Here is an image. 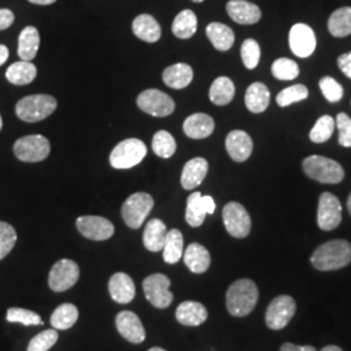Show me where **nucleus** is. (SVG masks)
Instances as JSON below:
<instances>
[{
	"label": "nucleus",
	"instance_id": "17",
	"mask_svg": "<svg viewBox=\"0 0 351 351\" xmlns=\"http://www.w3.org/2000/svg\"><path fill=\"white\" fill-rule=\"evenodd\" d=\"M226 12L234 23L241 25H254L262 19L261 8L247 0H229Z\"/></svg>",
	"mask_w": 351,
	"mask_h": 351
},
{
	"label": "nucleus",
	"instance_id": "51",
	"mask_svg": "<svg viewBox=\"0 0 351 351\" xmlns=\"http://www.w3.org/2000/svg\"><path fill=\"white\" fill-rule=\"evenodd\" d=\"M8 56H10L8 49L4 45H0V65H3L8 60Z\"/></svg>",
	"mask_w": 351,
	"mask_h": 351
},
{
	"label": "nucleus",
	"instance_id": "36",
	"mask_svg": "<svg viewBox=\"0 0 351 351\" xmlns=\"http://www.w3.org/2000/svg\"><path fill=\"white\" fill-rule=\"evenodd\" d=\"M206 210L202 202V194L195 191L193 194H190L188 198V207H186V213H185V219L188 221V224L193 228H198L203 224L204 219H206Z\"/></svg>",
	"mask_w": 351,
	"mask_h": 351
},
{
	"label": "nucleus",
	"instance_id": "52",
	"mask_svg": "<svg viewBox=\"0 0 351 351\" xmlns=\"http://www.w3.org/2000/svg\"><path fill=\"white\" fill-rule=\"evenodd\" d=\"M29 1L33 4H38V5H50V4H53L56 0H29Z\"/></svg>",
	"mask_w": 351,
	"mask_h": 351
},
{
	"label": "nucleus",
	"instance_id": "7",
	"mask_svg": "<svg viewBox=\"0 0 351 351\" xmlns=\"http://www.w3.org/2000/svg\"><path fill=\"white\" fill-rule=\"evenodd\" d=\"M154 208V199L147 193H134L123 204L121 215L126 226L138 229L145 223L151 210Z\"/></svg>",
	"mask_w": 351,
	"mask_h": 351
},
{
	"label": "nucleus",
	"instance_id": "55",
	"mask_svg": "<svg viewBox=\"0 0 351 351\" xmlns=\"http://www.w3.org/2000/svg\"><path fill=\"white\" fill-rule=\"evenodd\" d=\"M149 351H165L164 349H162V348H152V349H150Z\"/></svg>",
	"mask_w": 351,
	"mask_h": 351
},
{
	"label": "nucleus",
	"instance_id": "25",
	"mask_svg": "<svg viewBox=\"0 0 351 351\" xmlns=\"http://www.w3.org/2000/svg\"><path fill=\"white\" fill-rule=\"evenodd\" d=\"M269 90L262 82H254L249 86L245 95V104L252 113L264 112L269 106Z\"/></svg>",
	"mask_w": 351,
	"mask_h": 351
},
{
	"label": "nucleus",
	"instance_id": "13",
	"mask_svg": "<svg viewBox=\"0 0 351 351\" xmlns=\"http://www.w3.org/2000/svg\"><path fill=\"white\" fill-rule=\"evenodd\" d=\"M342 221V206L339 198L330 193H323L319 198L317 226L323 230H333Z\"/></svg>",
	"mask_w": 351,
	"mask_h": 351
},
{
	"label": "nucleus",
	"instance_id": "15",
	"mask_svg": "<svg viewBox=\"0 0 351 351\" xmlns=\"http://www.w3.org/2000/svg\"><path fill=\"white\" fill-rule=\"evenodd\" d=\"M75 226L84 237L93 241H106L114 233L112 223L101 216H81L77 219Z\"/></svg>",
	"mask_w": 351,
	"mask_h": 351
},
{
	"label": "nucleus",
	"instance_id": "43",
	"mask_svg": "<svg viewBox=\"0 0 351 351\" xmlns=\"http://www.w3.org/2000/svg\"><path fill=\"white\" fill-rule=\"evenodd\" d=\"M59 335L56 329H47L40 332L29 342L26 351H49L58 342Z\"/></svg>",
	"mask_w": 351,
	"mask_h": 351
},
{
	"label": "nucleus",
	"instance_id": "22",
	"mask_svg": "<svg viewBox=\"0 0 351 351\" xmlns=\"http://www.w3.org/2000/svg\"><path fill=\"white\" fill-rule=\"evenodd\" d=\"M215 130V121L210 114L194 113L184 123V132L189 138L203 139L210 137Z\"/></svg>",
	"mask_w": 351,
	"mask_h": 351
},
{
	"label": "nucleus",
	"instance_id": "34",
	"mask_svg": "<svg viewBox=\"0 0 351 351\" xmlns=\"http://www.w3.org/2000/svg\"><path fill=\"white\" fill-rule=\"evenodd\" d=\"M78 320V310L72 303L60 304L51 315V326L56 330H66Z\"/></svg>",
	"mask_w": 351,
	"mask_h": 351
},
{
	"label": "nucleus",
	"instance_id": "40",
	"mask_svg": "<svg viewBox=\"0 0 351 351\" xmlns=\"http://www.w3.org/2000/svg\"><path fill=\"white\" fill-rule=\"evenodd\" d=\"M7 322L10 323H20L23 326H42V317L32 311V310H26V308H19V307H12L7 311Z\"/></svg>",
	"mask_w": 351,
	"mask_h": 351
},
{
	"label": "nucleus",
	"instance_id": "33",
	"mask_svg": "<svg viewBox=\"0 0 351 351\" xmlns=\"http://www.w3.org/2000/svg\"><path fill=\"white\" fill-rule=\"evenodd\" d=\"M198 27V19L191 10H184L176 16L172 24V32L180 39H189L193 37Z\"/></svg>",
	"mask_w": 351,
	"mask_h": 351
},
{
	"label": "nucleus",
	"instance_id": "18",
	"mask_svg": "<svg viewBox=\"0 0 351 351\" xmlns=\"http://www.w3.org/2000/svg\"><path fill=\"white\" fill-rule=\"evenodd\" d=\"M226 147L229 156L237 162H246L252 152V139L243 130H232L226 139Z\"/></svg>",
	"mask_w": 351,
	"mask_h": 351
},
{
	"label": "nucleus",
	"instance_id": "50",
	"mask_svg": "<svg viewBox=\"0 0 351 351\" xmlns=\"http://www.w3.org/2000/svg\"><path fill=\"white\" fill-rule=\"evenodd\" d=\"M202 202H203V206H204L206 213H215V210H216V204H215V201H213V197H210V195H204V197H203V195H202Z\"/></svg>",
	"mask_w": 351,
	"mask_h": 351
},
{
	"label": "nucleus",
	"instance_id": "27",
	"mask_svg": "<svg viewBox=\"0 0 351 351\" xmlns=\"http://www.w3.org/2000/svg\"><path fill=\"white\" fill-rule=\"evenodd\" d=\"M193 69L188 64L178 63L168 66L163 73V81L172 88H185L193 81Z\"/></svg>",
	"mask_w": 351,
	"mask_h": 351
},
{
	"label": "nucleus",
	"instance_id": "31",
	"mask_svg": "<svg viewBox=\"0 0 351 351\" xmlns=\"http://www.w3.org/2000/svg\"><path fill=\"white\" fill-rule=\"evenodd\" d=\"M328 30L336 38H345L351 34V7H342L330 14Z\"/></svg>",
	"mask_w": 351,
	"mask_h": 351
},
{
	"label": "nucleus",
	"instance_id": "49",
	"mask_svg": "<svg viewBox=\"0 0 351 351\" xmlns=\"http://www.w3.org/2000/svg\"><path fill=\"white\" fill-rule=\"evenodd\" d=\"M280 351H317L315 349L314 346H298L294 343L287 342L281 346Z\"/></svg>",
	"mask_w": 351,
	"mask_h": 351
},
{
	"label": "nucleus",
	"instance_id": "37",
	"mask_svg": "<svg viewBox=\"0 0 351 351\" xmlns=\"http://www.w3.org/2000/svg\"><path fill=\"white\" fill-rule=\"evenodd\" d=\"M177 145L176 141L171 133L165 132V130H159L154 138H152V150L154 152L163 158V159H168L171 156L175 155Z\"/></svg>",
	"mask_w": 351,
	"mask_h": 351
},
{
	"label": "nucleus",
	"instance_id": "35",
	"mask_svg": "<svg viewBox=\"0 0 351 351\" xmlns=\"http://www.w3.org/2000/svg\"><path fill=\"white\" fill-rule=\"evenodd\" d=\"M184 237L178 229H172L167 233L164 242L163 258L168 264H175L182 258Z\"/></svg>",
	"mask_w": 351,
	"mask_h": 351
},
{
	"label": "nucleus",
	"instance_id": "57",
	"mask_svg": "<svg viewBox=\"0 0 351 351\" xmlns=\"http://www.w3.org/2000/svg\"><path fill=\"white\" fill-rule=\"evenodd\" d=\"M193 1H194V3H202L203 0H193Z\"/></svg>",
	"mask_w": 351,
	"mask_h": 351
},
{
	"label": "nucleus",
	"instance_id": "11",
	"mask_svg": "<svg viewBox=\"0 0 351 351\" xmlns=\"http://www.w3.org/2000/svg\"><path fill=\"white\" fill-rule=\"evenodd\" d=\"M137 104L143 112L155 117H165L175 111V101L163 91L149 88L139 94Z\"/></svg>",
	"mask_w": 351,
	"mask_h": 351
},
{
	"label": "nucleus",
	"instance_id": "30",
	"mask_svg": "<svg viewBox=\"0 0 351 351\" xmlns=\"http://www.w3.org/2000/svg\"><path fill=\"white\" fill-rule=\"evenodd\" d=\"M36 77H37V66L25 60L12 64L5 72V78L11 84L17 86H23L33 82Z\"/></svg>",
	"mask_w": 351,
	"mask_h": 351
},
{
	"label": "nucleus",
	"instance_id": "48",
	"mask_svg": "<svg viewBox=\"0 0 351 351\" xmlns=\"http://www.w3.org/2000/svg\"><path fill=\"white\" fill-rule=\"evenodd\" d=\"M14 21V14L11 10H0V30H5L12 25Z\"/></svg>",
	"mask_w": 351,
	"mask_h": 351
},
{
	"label": "nucleus",
	"instance_id": "56",
	"mask_svg": "<svg viewBox=\"0 0 351 351\" xmlns=\"http://www.w3.org/2000/svg\"><path fill=\"white\" fill-rule=\"evenodd\" d=\"M1 128H3V120H1V116H0V130H1Z\"/></svg>",
	"mask_w": 351,
	"mask_h": 351
},
{
	"label": "nucleus",
	"instance_id": "38",
	"mask_svg": "<svg viewBox=\"0 0 351 351\" xmlns=\"http://www.w3.org/2000/svg\"><path fill=\"white\" fill-rule=\"evenodd\" d=\"M335 128H336V120L332 116H328V114L322 116L316 121L313 130L310 132V139L314 143H324L332 137Z\"/></svg>",
	"mask_w": 351,
	"mask_h": 351
},
{
	"label": "nucleus",
	"instance_id": "1",
	"mask_svg": "<svg viewBox=\"0 0 351 351\" xmlns=\"http://www.w3.org/2000/svg\"><path fill=\"white\" fill-rule=\"evenodd\" d=\"M351 263V243L346 239H333L320 245L311 256L317 271H337Z\"/></svg>",
	"mask_w": 351,
	"mask_h": 351
},
{
	"label": "nucleus",
	"instance_id": "42",
	"mask_svg": "<svg viewBox=\"0 0 351 351\" xmlns=\"http://www.w3.org/2000/svg\"><path fill=\"white\" fill-rule=\"evenodd\" d=\"M241 58H242L243 65L247 69L256 68L258 64L261 62V46H259V43L252 38L246 39L242 43V47H241Z\"/></svg>",
	"mask_w": 351,
	"mask_h": 351
},
{
	"label": "nucleus",
	"instance_id": "45",
	"mask_svg": "<svg viewBox=\"0 0 351 351\" xmlns=\"http://www.w3.org/2000/svg\"><path fill=\"white\" fill-rule=\"evenodd\" d=\"M319 86H320L323 95L326 97V101H330V103H337L343 97V88L332 77L322 78L319 82Z\"/></svg>",
	"mask_w": 351,
	"mask_h": 351
},
{
	"label": "nucleus",
	"instance_id": "3",
	"mask_svg": "<svg viewBox=\"0 0 351 351\" xmlns=\"http://www.w3.org/2000/svg\"><path fill=\"white\" fill-rule=\"evenodd\" d=\"M303 171L307 177L322 184L335 185L341 182L345 177V171L341 164L320 155L306 158L303 160Z\"/></svg>",
	"mask_w": 351,
	"mask_h": 351
},
{
	"label": "nucleus",
	"instance_id": "32",
	"mask_svg": "<svg viewBox=\"0 0 351 351\" xmlns=\"http://www.w3.org/2000/svg\"><path fill=\"white\" fill-rule=\"evenodd\" d=\"M236 88L230 78L219 77L210 88V99L216 106H226L234 98Z\"/></svg>",
	"mask_w": 351,
	"mask_h": 351
},
{
	"label": "nucleus",
	"instance_id": "47",
	"mask_svg": "<svg viewBox=\"0 0 351 351\" xmlns=\"http://www.w3.org/2000/svg\"><path fill=\"white\" fill-rule=\"evenodd\" d=\"M339 68L348 78H351V51L341 55L337 60Z\"/></svg>",
	"mask_w": 351,
	"mask_h": 351
},
{
	"label": "nucleus",
	"instance_id": "21",
	"mask_svg": "<svg viewBox=\"0 0 351 351\" xmlns=\"http://www.w3.org/2000/svg\"><path fill=\"white\" fill-rule=\"evenodd\" d=\"M208 172V163L203 158H194L185 164L181 173V185L185 190L198 188Z\"/></svg>",
	"mask_w": 351,
	"mask_h": 351
},
{
	"label": "nucleus",
	"instance_id": "12",
	"mask_svg": "<svg viewBox=\"0 0 351 351\" xmlns=\"http://www.w3.org/2000/svg\"><path fill=\"white\" fill-rule=\"evenodd\" d=\"M80 278V267L71 259H62L53 264L49 275L50 288L60 293L72 288Z\"/></svg>",
	"mask_w": 351,
	"mask_h": 351
},
{
	"label": "nucleus",
	"instance_id": "19",
	"mask_svg": "<svg viewBox=\"0 0 351 351\" xmlns=\"http://www.w3.org/2000/svg\"><path fill=\"white\" fill-rule=\"evenodd\" d=\"M110 294L113 301L121 304H128L136 297V285L132 277L128 276L124 272L114 274L108 282Z\"/></svg>",
	"mask_w": 351,
	"mask_h": 351
},
{
	"label": "nucleus",
	"instance_id": "5",
	"mask_svg": "<svg viewBox=\"0 0 351 351\" xmlns=\"http://www.w3.org/2000/svg\"><path fill=\"white\" fill-rule=\"evenodd\" d=\"M147 154L146 145L137 138L120 142L110 155V163L116 169H129L141 163Z\"/></svg>",
	"mask_w": 351,
	"mask_h": 351
},
{
	"label": "nucleus",
	"instance_id": "44",
	"mask_svg": "<svg viewBox=\"0 0 351 351\" xmlns=\"http://www.w3.org/2000/svg\"><path fill=\"white\" fill-rule=\"evenodd\" d=\"M17 241V233L11 224L0 221V261L4 259L11 251Z\"/></svg>",
	"mask_w": 351,
	"mask_h": 351
},
{
	"label": "nucleus",
	"instance_id": "41",
	"mask_svg": "<svg viewBox=\"0 0 351 351\" xmlns=\"http://www.w3.org/2000/svg\"><path fill=\"white\" fill-rule=\"evenodd\" d=\"M308 97V88L304 85H293L278 93L276 101L280 107H288L293 103L304 101Z\"/></svg>",
	"mask_w": 351,
	"mask_h": 351
},
{
	"label": "nucleus",
	"instance_id": "46",
	"mask_svg": "<svg viewBox=\"0 0 351 351\" xmlns=\"http://www.w3.org/2000/svg\"><path fill=\"white\" fill-rule=\"evenodd\" d=\"M336 126L339 129V143L343 147H351V119L346 113L337 114Z\"/></svg>",
	"mask_w": 351,
	"mask_h": 351
},
{
	"label": "nucleus",
	"instance_id": "53",
	"mask_svg": "<svg viewBox=\"0 0 351 351\" xmlns=\"http://www.w3.org/2000/svg\"><path fill=\"white\" fill-rule=\"evenodd\" d=\"M320 351H343L339 346H335V345H329V346H326L324 349H322Z\"/></svg>",
	"mask_w": 351,
	"mask_h": 351
},
{
	"label": "nucleus",
	"instance_id": "54",
	"mask_svg": "<svg viewBox=\"0 0 351 351\" xmlns=\"http://www.w3.org/2000/svg\"><path fill=\"white\" fill-rule=\"evenodd\" d=\"M348 211L351 215V193L350 195H349V198H348Z\"/></svg>",
	"mask_w": 351,
	"mask_h": 351
},
{
	"label": "nucleus",
	"instance_id": "8",
	"mask_svg": "<svg viewBox=\"0 0 351 351\" xmlns=\"http://www.w3.org/2000/svg\"><path fill=\"white\" fill-rule=\"evenodd\" d=\"M223 220L228 233L234 239H245L250 234L251 217L246 208L237 202H229L223 208Z\"/></svg>",
	"mask_w": 351,
	"mask_h": 351
},
{
	"label": "nucleus",
	"instance_id": "16",
	"mask_svg": "<svg viewBox=\"0 0 351 351\" xmlns=\"http://www.w3.org/2000/svg\"><path fill=\"white\" fill-rule=\"evenodd\" d=\"M116 328L119 333L132 343H141L146 339V330L138 315L132 311H121L116 316Z\"/></svg>",
	"mask_w": 351,
	"mask_h": 351
},
{
	"label": "nucleus",
	"instance_id": "4",
	"mask_svg": "<svg viewBox=\"0 0 351 351\" xmlns=\"http://www.w3.org/2000/svg\"><path fill=\"white\" fill-rule=\"evenodd\" d=\"M56 107L58 101L51 95H29L16 104V114L25 123H38L49 117Z\"/></svg>",
	"mask_w": 351,
	"mask_h": 351
},
{
	"label": "nucleus",
	"instance_id": "39",
	"mask_svg": "<svg viewBox=\"0 0 351 351\" xmlns=\"http://www.w3.org/2000/svg\"><path fill=\"white\" fill-rule=\"evenodd\" d=\"M272 75L281 81H291L300 75V66L291 59L281 58L272 64Z\"/></svg>",
	"mask_w": 351,
	"mask_h": 351
},
{
	"label": "nucleus",
	"instance_id": "10",
	"mask_svg": "<svg viewBox=\"0 0 351 351\" xmlns=\"http://www.w3.org/2000/svg\"><path fill=\"white\" fill-rule=\"evenodd\" d=\"M295 310L297 304L290 295H278L269 303L265 311V324L274 330H280L288 326Z\"/></svg>",
	"mask_w": 351,
	"mask_h": 351
},
{
	"label": "nucleus",
	"instance_id": "24",
	"mask_svg": "<svg viewBox=\"0 0 351 351\" xmlns=\"http://www.w3.org/2000/svg\"><path fill=\"white\" fill-rule=\"evenodd\" d=\"M184 262L193 274H204L211 264V255L199 243H191L184 254Z\"/></svg>",
	"mask_w": 351,
	"mask_h": 351
},
{
	"label": "nucleus",
	"instance_id": "29",
	"mask_svg": "<svg viewBox=\"0 0 351 351\" xmlns=\"http://www.w3.org/2000/svg\"><path fill=\"white\" fill-rule=\"evenodd\" d=\"M206 34L216 50H230L234 43L233 30L221 23H211L206 29Z\"/></svg>",
	"mask_w": 351,
	"mask_h": 351
},
{
	"label": "nucleus",
	"instance_id": "23",
	"mask_svg": "<svg viewBox=\"0 0 351 351\" xmlns=\"http://www.w3.org/2000/svg\"><path fill=\"white\" fill-rule=\"evenodd\" d=\"M133 33L147 43L158 42L162 37V27L151 14H139L133 21Z\"/></svg>",
	"mask_w": 351,
	"mask_h": 351
},
{
	"label": "nucleus",
	"instance_id": "6",
	"mask_svg": "<svg viewBox=\"0 0 351 351\" xmlns=\"http://www.w3.org/2000/svg\"><path fill=\"white\" fill-rule=\"evenodd\" d=\"M50 150L49 139L39 134L17 139L13 146L16 158L26 163H37L45 160L50 155Z\"/></svg>",
	"mask_w": 351,
	"mask_h": 351
},
{
	"label": "nucleus",
	"instance_id": "26",
	"mask_svg": "<svg viewBox=\"0 0 351 351\" xmlns=\"http://www.w3.org/2000/svg\"><path fill=\"white\" fill-rule=\"evenodd\" d=\"M167 226L162 220L152 219L143 232V245L145 247L152 252L163 250L164 242L167 237Z\"/></svg>",
	"mask_w": 351,
	"mask_h": 351
},
{
	"label": "nucleus",
	"instance_id": "14",
	"mask_svg": "<svg viewBox=\"0 0 351 351\" xmlns=\"http://www.w3.org/2000/svg\"><path fill=\"white\" fill-rule=\"evenodd\" d=\"M289 46L298 58H308L316 49V36L314 30L306 24H295L289 33Z\"/></svg>",
	"mask_w": 351,
	"mask_h": 351
},
{
	"label": "nucleus",
	"instance_id": "20",
	"mask_svg": "<svg viewBox=\"0 0 351 351\" xmlns=\"http://www.w3.org/2000/svg\"><path fill=\"white\" fill-rule=\"evenodd\" d=\"M208 317L207 308L199 302H182L176 310V319L180 324L186 326H198Z\"/></svg>",
	"mask_w": 351,
	"mask_h": 351
},
{
	"label": "nucleus",
	"instance_id": "2",
	"mask_svg": "<svg viewBox=\"0 0 351 351\" xmlns=\"http://www.w3.org/2000/svg\"><path fill=\"white\" fill-rule=\"evenodd\" d=\"M259 300V290L250 278H241L226 291V308L229 314L243 317L252 313Z\"/></svg>",
	"mask_w": 351,
	"mask_h": 351
},
{
	"label": "nucleus",
	"instance_id": "9",
	"mask_svg": "<svg viewBox=\"0 0 351 351\" xmlns=\"http://www.w3.org/2000/svg\"><path fill=\"white\" fill-rule=\"evenodd\" d=\"M171 280L162 274H154L143 281V291L146 300L156 308H167L173 301V294L169 290Z\"/></svg>",
	"mask_w": 351,
	"mask_h": 351
},
{
	"label": "nucleus",
	"instance_id": "28",
	"mask_svg": "<svg viewBox=\"0 0 351 351\" xmlns=\"http://www.w3.org/2000/svg\"><path fill=\"white\" fill-rule=\"evenodd\" d=\"M39 43H40V38H39L37 27L26 26L19 37V50H17L19 56L25 62L33 60L37 56Z\"/></svg>",
	"mask_w": 351,
	"mask_h": 351
}]
</instances>
